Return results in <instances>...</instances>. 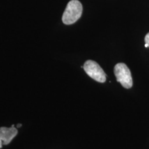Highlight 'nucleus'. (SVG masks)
<instances>
[{"mask_svg": "<svg viewBox=\"0 0 149 149\" xmlns=\"http://www.w3.org/2000/svg\"><path fill=\"white\" fill-rule=\"evenodd\" d=\"M2 146H3V143H2V141H1V140H0V148H2Z\"/></svg>", "mask_w": 149, "mask_h": 149, "instance_id": "6", "label": "nucleus"}, {"mask_svg": "<svg viewBox=\"0 0 149 149\" xmlns=\"http://www.w3.org/2000/svg\"><path fill=\"white\" fill-rule=\"evenodd\" d=\"M145 47H146V48H147V47H148V44H146V43H145Z\"/></svg>", "mask_w": 149, "mask_h": 149, "instance_id": "8", "label": "nucleus"}, {"mask_svg": "<svg viewBox=\"0 0 149 149\" xmlns=\"http://www.w3.org/2000/svg\"><path fill=\"white\" fill-rule=\"evenodd\" d=\"M21 126H22V124H17V128L21 127Z\"/></svg>", "mask_w": 149, "mask_h": 149, "instance_id": "7", "label": "nucleus"}, {"mask_svg": "<svg viewBox=\"0 0 149 149\" xmlns=\"http://www.w3.org/2000/svg\"><path fill=\"white\" fill-rule=\"evenodd\" d=\"M18 130L17 128L1 127L0 128V140L2 141L3 145H8L17 135Z\"/></svg>", "mask_w": 149, "mask_h": 149, "instance_id": "4", "label": "nucleus"}, {"mask_svg": "<svg viewBox=\"0 0 149 149\" xmlns=\"http://www.w3.org/2000/svg\"><path fill=\"white\" fill-rule=\"evenodd\" d=\"M85 72L95 81L100 83H104L107 80V75L103 69L97 63L93 60L86 61L84 64Z\"/></svg>", "mask_w": 149, "mask_h": 149, "instance_id": "3", "label": "nucleus"}, {"mask_svg": "<svg viewBox=\"0 0 149 149\" xmlns=\"http://www.w3.org/2000/svg\"><path fill=\"white\" fill-rule=\"evenodd\" d=\"M144 41H145V43L148 44V47H149V33H147L146 36H145Z\"/></svg>", "mask_w": 149, "mask_h": 149, "instance_id": "5", "label": "nucleus"}, {"mask_svg": "<svg viewBox=\"0 0 149 149\" xmlns=\"http://www.w3.org/2000/svg\"><path fill=\"white\" fill-rule=\"evenodd\" d=\"M83 7L78 0H71L68 2L62 16V22L66 25L75 23L81 17Z\"/></svg>", "mask_w": 149, "mask_h": 149, "instance_id": "1", "label": "nucleus"}, {"mask_svg": "<svg viewBox=\"0 0 149 149\" xmlns=\"http://www.w3.org/2000/svg\"><path fill=\"white\" fill-rule=\"evenodd\" d=\"M114 73L117 81L125 88H130L133 86V79L129 68L124 63H118L114 68Z\"/></svg>", "mask_w": 149, "mask_h": 149, "instance_id": "2", "label": "nucleus"}]
</instances>
